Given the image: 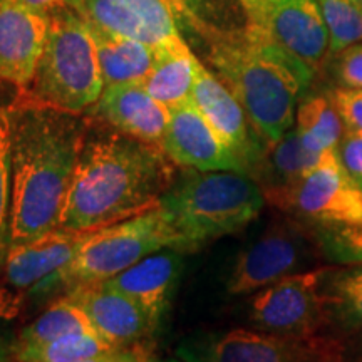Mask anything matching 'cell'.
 <instances>
[{"mask_svg":"<svg viewBox=\"0 0 362 362\" xmlns=\"http://www.w3.org/2000/svg\"><path fill=\"white\" fill-rule=\"evenodd\" d=\"M96 47L104 88L141 84L155 62V47L124 35L88 25Z\"/></svg>","mask_w":362,"mask_h":362,"instance_id":"7402d4cb","label":"cell"},{"mask_svg":"<svg viewBox=\"0 0 362 362\" xmlns=\"http://www.w3.org/2000/svg\"><path fill=\"white\" fill-rule=\"evenodd\" d=\"M210 59L267 144L292 129L297 103L315 72L277 45L248 33L210 34Z\"/></svg>","mask_w":362,"mask_h":362,"instance_id":"3957f363","label":"cell"},{"mask_svg":"<svg viewBox=\"0 0 362 362\" xmlns=\"http://www.w3.org/2000/svg\"><path fill=\"white\" fill-rule=\"evenodd\" d=\"M329 302L330 324L344 330H362V262L329 267L322 282Z\"/></svg>","mask_w":362,"mask_h":362,"instance_id":"cb8c5ba5","label":"cell"},{"mask_svg":"<svg viewBox=\"0 0 362 362\" xmlns=\"http://www.w3.org/2000/svg\"><path fill=\"white\" fill-rule=\"evenodd\" d=\"M67 297L81 305L98 336L116 351L141 342L158 329L151 317L133 298L106 282L72 287Z\"/></svg>","mask_w":362,"mask_h":362,"instance_id":"2e32d148","label":"cell"},{"mask_svg":"<svg viewBox=\"0 0 362 362\" xmlns=\"http://www.w3.org/2000/svg\"><path fill=\"white\" fill-rule=\"evenodd\" d=\"M344 362H362V336L357 337L351 349L346 346V359H344Z\"/></svg>","mask_w":362,"mask_h":362,"instance_id":"836d02e7","label":"cell"},{"mask_svg":"<svg viewBox=\"0 0 362 362\" xmlns=\"http://www.w3.org/2000/svg\"><path fill=\"white\" fill-rule=\"evenodd\" d=\"M88 25L151 47L180 37L178 13L168 0H64Z\"/></svg>","mask_w":362,"mask_h":362,"instance_id":"7c38bea8","label":"cell"},{"mask_svg":"<svg viewBox=\"0 0 362 362\" xmlns=\"http://www.w3.org/2000/svg\"><path fill=\"white\" fill-rule=\"evenodd\" d=\"M329 30V52L362 42V11L354 0H319Z\"/></svg>","mask_w":362,"mask_h":362,"instance_id":"4316f807","label":"cell"},{"mask_svg":"<svg viewBox=\"0 0 362 362\" xmlns=\"http://www.w3.org/2000/svg\"><path fill=\"white\" fill-rule=\"evenodd\" d=\"M168 2L173 6V8L176 11V13H178V17H188L189 12L187 8V4H185V0H168Z\"/></svg>","mask_w":362,"mask_h":362,"instance_id":"e575fe53","label":"cell"},{"mask_svg":"<svg viewBox=\"0 0 362 362\" xmlns=\"http://www.w3.org/2000/svg\"><path fill=\"white\" fill-rule=\"evenodd\" d=\"M116 352V351H115ZM112 356V352L110 354H104V356H98V357H90V359H86L83 362H110V357Z\"/></svg>","mask_w":362,"mask_h":362,"instance_id":"8d00e7d4","label":"cell"},{"mask_svg":"<svg viewBox=\"0 0 362 362\" xmlns=\"http://www.w3.org/2000/svg\"><path fill=\"white\" fill-rule=\"evenodd\" d=\"M163 248L180 252V242L158 205L144 214L89 232L74 259L35 292L106 282Z\"/></svg>","mask_w":362,"mask_h":362,"instance_id":"8992f818","label":"cell"},{"mask_svg":"<svg viewBox=\"0 0 362 362\" xmlns=\"http://www.w3.org/2000/svg\"><path fill=\"white\" fill-rule=\"evenodd\" d=\"M89 232L54 230L33 242L8 248L4 274L17 292H35L74 259Z\"/></svg>","mask_w":362,"mask_h":362,"instance_id":"e0dca14e","label":"cell"},{"mask_svg":"<svg viewBox=\"0 0 362 362\" xmlns=\"http://www.w3.org/2000/svg\"><path fill=\"white\" fill-rule=\"evenodd\" d=\"M13 362H19V361H13Z\"/></svg>","mask_w":362,"mask_h":362,"instance_id":"ab89813d","label":"cell"},{"mask_svg":"<svg viewBox=\"0 0 362 362\" xmlns=\"http://www.w3.org/2000/svg\"><path fill=\"white\" fill-rule=\"evenodd\" d=\"M181 269V252L163 248L144 257L116 277L106 280V284L133 298L160 327L161 319L168 312L170 302L178 287Z\"/></svg>","mask_w":362,"mask_h":362,"instance_id":"ac0fdd59","label":"cell"},{"mask_svg":"<svg viewBox=\"0 0 362 362\" xmlns=\"http://www.w3.org/2000/svg\"><path fill=\"white\" fill-rule=\"evenodd\" d=\"M11 247L57 230L84 126L74 112L29 101L11 106Z\"/></svg>","mask_w":362,"mask_h":362,"instance_id":"6da1fadb","label":"cell"},{"mask_svg":"<svg viewBox=\"0 0 362 362\" xmlns=\"http://www.w3.org/2000/svg\"><path fill=\"white\" fill-rule=\"evenodd\" d=\"M337 158V149L314 153L304 146L296 128L288 129L274 146L267 149L253 180L260 185L265 200L293 187L310 171Z\"/></svg>","mask_w":362,"mask_h":362,"instance_id":"ffe728a7","label":"cell"},{"mask_svg":"<svg viewBox=\"0 0 362 362\" xmlns=\"http://www.w3.org/2000/svg\"><path fill=\"white\" fill-rule=\"evenodd\" d=\"M49 17L19 0H0V81L29 88L42 56Z\"/></svg>","mask_w":362,"mask_h":362,"instance_id":"9a60e30c","label":"cell"},{"mask_svg":"<svg viewBox=\"0 0 362 362\" xmlns=\"http://www.w3.org/2000/svg\"><path fill=\"white\" fill-rule=\"evenodd\" d=\"M19 2L35 12L44 13V16H49V13L59 7H66L64 0H19Z\"/></svg>","mask_w":362,"mask_h":362,"instance_id":"d6a6232c","label":"cell"},{"mask_svg":"<svg viewBox=\"0 0 362 362\" xmlns=\"http://www.w3.org/2000/svg\"><path fill=\"white\" fill-rule=\"evenodd\" d=\"M337 155L344 173L362 193V134L346 131L337 146Z\"/></svg>","mask_w":362,"mask_h":362,"instance_id":"f546056e","label":"cell"},{"mask_svg":"<svg viewBox=\"0 0 362 362\" xmlns=\"http://www.w3.org/2000/svg\"><path fill=\"white\" fill-rule=\"evenodd\" d=\"M12 309L4 297H0V362L13 361L16 341L12 330L8 329V319L12 317Z\"/></svg>","mask_w":362,"mask_h":362,"instance_id":"1f68e13d","label":"cell"},{"mask_svg":"<svg viewBox=\"0 0 362 362\" xmlns=\"http://www.w3.org/2000/svg\"><path fill=\"white\" fill-rule=\"evenodd\" d=\"M161 149L171 161L189 170L247 175L235 153L211 128L192 99L170 110Z\"/></svg>","mask_w":362,"mask_h":362,"instance_id":"5bb4252c","label":"cell"},{"mask_svg":"<svg viewBox=\"0 0 362 362\" xmlns=\"http://www.w3.org/2000/svg\"><path fill=\"white\" fill-rule=\"evenodd\" d=\"M265 203L260 185L250 176L189 170L166 189L160 206L183 253L242 232L262 214Z\"/></svg>","mask_w":362,"mask_h":362,"instance_id":"277c9868","label":"cell"},{"mask_svg":"<svg viewBox=\"0 0 362 362\" xmlns=\"http://www.w3.org/2000/svg\"><path fill=\"white\" fill-rule=\"evenodd\" d=\"M202 62L185 42L176 37L155 47V62L141 86L168 110L192 99L194 79Z\"/></svg>","mask_w":362,"mask_h":362,"instance_id":"44dd1931","label":"cell"},{"mask_svg":"<svg viewBox=\"0 0 362 362\" xmlns=\"http://www.w3.org/2000/svg\"><path fill=\"white\" fill-rule=\"evenodd\" d=\"M139 362H183L181 359H146V361H139Z\"/></svg>","mask_w":362,"mask_h":362,"instance_id":"74e56055","label":"cell"},{"mask_svg":"<svg viewBox=\"0 0 362 362\" xmlns=\"http://www.w3.org/2000/svg\"><path fill=\"white\" fill-rule=\"evenodd\" d=\"M354 2L357 4V6H359V8L362 11V0H354Z\"/></svg>","mask_w":362,"mask_h":362,"instance_id":"f35d334b","label":"cell"},{"mask_svg":"<svg viewBox=\"0 0 362 362\" xmlns=\"http://www.w3.org/2000/svg\"><path fill=\"white\" fill-rule=\"evenodd\" d=\"M12 206V126L11 106L0 107V269L11 248Z\"/></svg>","mask_w":362,"mask_h":362,"instance_id":"83f0119b","label":"cell"},{"mask_svg":"<svg viewBox=\"0 0 362 362\" xmlns=\"http://www.w3.org/2000/svg\"><path fill=\"white\" fill-rule=\"evenodd\" d=\"M110 362H139V361H133L126 356H119L117 352H112V356L110 357Z\"/></svg>","mask_w":362,"mask_h":362,"instance_id":"d590c367","label":"cell"},{"mask_svg":"<svg viewBox=\"0 0 362 362\" xmlns=\"http://www.w3.org/2000/svg\"><path fill=\"white\" fill-rule=\"evenodd\" d=\"M329 267L287 275L255 292L248 307L253 329L280 336H315L330 324L322 282Z\"/></svg>","mask_w":362,"mask_h":362,"instance_id":"30bf717a","label":"cell"},{"mask_svg":"<svg viewBox=\"0 0 362 362\" xmlns=\"http://www.w3.org/2000/svg\"><path fill=\"white\" fill-rule=\"evenodd\" d=\"M78 332H94L89 317L69 297L54 302L42 315H39L33 324L21 330L16 341V352L29 347H37L40 344L56 341L59 337ZM13 352V356H16Z\"/></svg>","mask_w":362,"mask_h":362,"instance_id":"d4e9b609","label":"cell"},{"mask_svg":"<svg viewBox=\"0 0 362 362\" xmlns=\"http://www.w3.org/2000/svg\"><path fill=\"white\" fill-rule=\"evenodd\" d=\"M47 17V39L30 94L34 101L76 115L94 106L104 90L96 47L88 24L69 7Z\"/></svg>","mask_w":362,"mask_h":362,"instance_id":"5b68a950","label":"cell"},{"mask_svg":"<svg viewBox=\"0 0 362 362\" xmlns=\"http://www.w3.org/2000/svg\"><path fill=\"white\" fill-rule=\"evenodd\" d=\"M336 74L342 88L362 89V42L352 44L337 54Z\"/></svg>","mask_w":362,"mask_h":362,"instance_id":"4dcf8cb0","label":"cell"},{"mask_svg":"<svg viewBox=\"0 0 362 362\" xmlns=\"http://www.w3.org/2000/svg\"><path fill=\"white\" fill-rule=\"evenodd\" d=\"M296 131L310 151L337 149L344 136V124L330 96L314 94L302 99L296 112Z\"/></svg>","mask_w":362,"mask_h":362,"instance_id":"603a6c76","label":"cell"},{"mask_svg":"<svg viewBox=\"0 0 362 362\" xmlns=\"http://www.w3.org/2000/svg\"><path fill=\"white\" fill-rule=\"evenodd\" d=\"M245 29L317 71L329 51L319 0H240Z\"/></svg>","mask_w":362,"mask_h":362,"instance_id":"8fae6325","label":"cell"},{"mask_svg":"<svg viewBox=\"0 0 362 362\" xmlns=\"http://www.w3.org/2000/svg\"><path fill=\"white\" fill-rule=\"evenodd\" d=\"M94 112L121 133L160 148L170 121L168 107L139 83L104 88Z\"/></svg>","mask_w":362,"mask_h":362,"instance_id":"d6986e66","label":"cell"},{"mask_svg":"<svg viewBox=\"0 0 362 362\" xmlns=\"http://www.w3.org/2000/svg\"><path fill=\"white\" fill-rule=\"evenodd\" d=\"M170 176L153 144L124 133L84 139L57 230L94 232L144 214L160 205Z\"/></svg>","mask_w":362,"mask_h":362,"instance_id":"7a4b0ae2","label":"cell"},{"mask_svg":"<svg viewBox=\"0 0 362 362\" xmlns=\"http://www.w3.org/2000/svg\"><path fill=\"white\" fill-rule=\"evenodd\" d=\"M319 255H324L322 247L304 223L296 218L275 221L238 253L226 279V291L232 296L255 293L302 272Z\"/></svg>","mask_w":362,"mask_h":362,"instance_id":"9c48e42d","label":"cell"},{"mask_svg":"<svg viewBox=\"0 0 362 362\" xmlns=\"http://www.w3.org/2000/svg\"><path fill=\"white\" fill-rule=\"evenodd\" d=\"M183 362H344L346 342L337 337L280 336L257 329L194 332L181 339Z\"/></svg>","mask_w":362,"mask_h":362,"instance_id":"52a82bcc","label":"cell"},{"mask_svg":"<svg viewBox=\"0 0 362 362\" xmlns=\"http://www.w3.org/2000/svg\"><path fill=\"white\" fill-rule=\"evenodd\" d=\"M265 202L304 223L319 243L362 232V193L344 173L339 155Z\"/></svg>","mask_w":362,"mask_h":362,"instance_id":"ba28073f","label":"cell"},{"mask_svg":"<svg viewBox=\"0 0 362 362\" xmlns=\"http://www.w3.org/2000/svg\"><path fill=\"white\" fill-rule=\"evenodd\" d=\"M330 99L341 116L344 129L362 134V89L339 88L330 94Z\"/></svg>","mask_w":362,"mask_h":362,"instance_id":"f1b7e54d","label":"cell"},{"mask_svg":"<svg viewBox=\"0 0 362 362\" xmlns=\"http://www.w3.org/2000/svg\"><path fill=\"white\" fill-rule=\"evenodd\" d=\"M192 101L226 143L253 180L267 153V144L253 129L245 110L215 72L198 67Z\"/></svg>","mask_w":362,"mask_h":362,"instance_id":"4fadbf2b","label":"cell"},{"mask_svg":"<svg viewBox=\"0 0 362 362\" xmlns=\"http://www.w3.org/2000/svg\"><path fill=\"white\" fill-rule=\"evenodd\" d=\"M116 349L94 332H78L40 344L37 347L17 351L19 362H83L90 357L110 354Z\"/></svg>","mask_w":362,"mask_h":362,"instance_id":"484cf974","label":"cell"}]
</instances>
